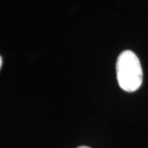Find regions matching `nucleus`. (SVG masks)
<instances>
[{"mask_svg":"<svg viewBox=\"0 0 148 148\" xmlns=\"http://www.w3.org/2000/svg\"><path fill=\"white\" fill-rule=\"evenodd\" d=\"M1 67H2V58L0 56V69H1Z\"/></svg>","mask_w":148,"mask_h":148,"instance_id":"2","label":"nucleus"},{"mask_svg":"<svg viewBox=\"0 0 148 148\" xmlns=\"http://www.w3.org/2000/svg\"><path fill=\"white\" fill-rule=\"evenodd\" d=\"M116 78L119 87L128 93L136 92L142 84V68L137 55L127 50L116 60Z\"/></svg>","mask_w":148,"mask_h":148,"instance_id":"1","label":"nucleus"},{"mask_svg":"<svg viewBox=\"0 0 148 148\" xmlns=\"http://www.w3.org/2000/svg\"><path fill=\"white\" fill-rule=\"evenodd\" d=\"M77 148H90V147H89V146H79Z\"/></svg>","mask_w":148,"mask_h":148,"instance_id":"3","label":"nucleus"}]
</instances>
